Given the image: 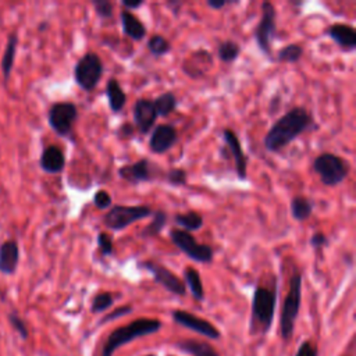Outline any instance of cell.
<instances>
[{"label": "cell", "mask_w": 356, "mask_h": 356, "mask_svg": "<svg viewBox=\"0 0 356 356\" xmlns=\"http://www.w3.org/2000/svg\"><path fill=\"white\" fill-rule=\"evenodd\" d=\"M313 125V115L305 107H293L280 117L264 135L263 145L268 152H280Z\"/></svg>", "instance_id": "cell-1"}, {"label": "cell", "mask_w": 356, "mask_h": 356, "mask_svg": "<svg viewBox=\"0 0 356 356\" xmlns=\"http://www.w3.org/2000/svg\"><path fill=\"white\" fill-rule=\"evenodd\" d=\"M161 328V321L157 318H146V317H139L134 321H129L125 325L117 327L113 330L107 339L104 341L100 356H113L118 348H121L125 343H129L131 341L146 337L150 334L157 332Z\"/></svg>", "instance_id": "cell-2"}, {"label": "cell", "mask_w": 356, "mask_h": 356, "mask_svg": "<svg viewBox=\"0 0 356 356\" xmlns=\"http://www.w3.org/2000/svg\"><path fill=\"white\" fill-rule=\"evenodd\" d=\"M277 306V286H256L252 298L250 334L264 335L268 332Z\"/></svg>", "instance_id": "cell-3"}, {"label": "cell", "mask_w": 356, "mask_h": 356, "mask_svg": "<svg viewBox=\"0 0 356 356\" xmlns=\"http://www.w3.org/2000/svg\"><path fill=\"white\" fill-rule=\"evenodd\" d=\"M302 299V274L293 273L289 280V289L284 299L281 314H280V334L284 341H288L293 335L296 318L299 316Z\"/></svg>", "instance_id": "cell-4"}, {"label": "cell", "mask_w": 356, "mask_h": 356, "mask_svg": "<svg viewBox=\"0 0 356 356\" xmlns=\"http://www.w3.org/2000/svg\"><path fill=\"white\" fill-rule=\"evenodd\" d=\"M312 168L318 174L320 181L325 186H337L342 184L349 175V164L341 156L334 153L318 154L312 164Z\"/></svg>", "instance_id": "cell-5"}, {"label": "cell", "mask_w": 356, "mask_h": 356, "mask_svg": "<svg viewBox=\"0 0 356 356\" xmlns=\"http://www.w3.org/2000/svg\"><path fill=\"white\" fill-rule=\"evenodd\" d=\"M103 72L104 67L102 58L95 51H88L76 61L74 67V79L81 89L92 92L100 82Z\"/></svg>", "instance_id": "cell-6"}, {"label": "cell", "mask_w": 356, "mask_h": 356, "mask_svg": "<svg viewBox=\"0 0 356 356\" xmlns=\"http://www.w3.org/2000/svg\"><path fill=\"white\" fill-rule=\"evenodd\" d=\"M153 214L149 206H122L115 204L103 216V224L111 231H122L135 221Z\"/></svg>", "instance_id": "cell-7"}, {"label": "cell", "mask_w": 356, "mask_h": 356, "mask_svg": "<svg viewBox=\"0 0 356 356\" xmlns=\"http://www.w3.org/2000/svg\"><path fill=\"white\" fill-rule=\"evenodd\" d=\"M277 11L270 1L261 3V18L254 29V40L260 51L268 58L273 60V39L277 35Z\"/></svg>", "instance_id": "cell-8"}, {"label": "cell", "mask_w": 356, "mask_h": 356, "mask_svg": "<svg viewBox=\"0 0 356 356\" xmlns=\"http://www.w3.org/2000/svg\"><path fill=\"white\" fill-rule=\"evenodd\" d=\"M170 239L186 257L197 263H211L213 249L206 243H199L191 232L172 228L170 229Z\"/></svg>", "instance_id": "cell-9"}, {"label": "cell", "mask_w": 356, "mask_h": 356, "mask_svg": "<svg viewBox=\"0 0 356 356\" xmlns=\"http://www.w3.org/2000/svg\"><path fill=\"white\" fill-rule=\"evenodd\" d=\"M78 118V108L71 102L54 103L47 113L49 125L60 136H68Z\"/></svg>", "instance_id": "cell-10"}, {"label": "cell", "mask_w": 356, "mask_h": 356, "mask_svg": "<svg viewBox=\"0 0 356 356\" xmlns=\"http://www.w3.org/2000/svg\"><path fill=\"white\" fill-rule=\"evenodd\" d=\"M138 266L147 270L152 274L153 280L168 292L177 296H184L186 293V286L184 281L163 264L153 260H145V261H139Z\"/></svg>", "instance_id": "cell-11"}, {"label": "cell", "mask_w": 356, "mask_h": 356, "mask_svg": "<svg viewBox=\"0 0 356 356\" xmlns=\"http://www.w3.org/2000/svg\"><path fill=\"white\" fill-rule=\"evenodd\" d=\"M171 316L177 324H179L188 330H192L209 339H218L221 337V332L218 331V328L214 324H211L210 321H207L202 317H197L193 313H189L185 310H172Z\"/></svg>", "instance_id": "cell-12"}, {"label": "cell", "mask_w": 356, "mask_h": 356, "mask_svg": "<svg viewBox=\"0 0 356 356\" xmlns=\"http://www.w3.org/2000/svg\"><path fill=\"white\" fill-rule=\"evenodd\" d=\"M154 165L147 159H140L132 164H125L118 168V177L129 184L147 182L154 178Z\"/></svg>", "instance_id": "cell-13"}, {"label": "cell", "mask_w": 356, "mask_h": 356, "mask_svg": "<svg viewBox=\"0 0 356 356\" xmlns=\"http://www.w3.org/2000/svg\"><path fill=\"white\" fill-rule=\"evenodd\" d=\"M132 114H134V122H135L138 131L143 135L149 134V131L154 127L156 120L159 118L154 104H153V100L146 99V97H140L135 102Z\"/></svg>", "instance_id": "cell-14"}, {"label": "cell", "mask_w": 356, "mask_h": 356, "mask_svg": "<svg viewBox=\"0 0 356 356\" xmlns=\"http://www.w3.org/2000/svg\"><path fill=\"white\" fill-rule=\"evenodd\" d=\"M178 140V132L174 125L160 124L156 125L153 132L150 134L149 147L156 154H163L170 150Z\"/></svg>", "instance_id": "cell-15"}, {"label": "cell", "mask_w": 356, "mask_h": 356, "mask_svg": "<svg viewBox=\"0 0 356 356\" xmlns=\"http://www.w3.org/2000/svg\"><path fill=\"white\" fill-rule=\"evenodd\" d=\"M222 138L231 152V156L234 159V163H235V171H236V175L239 179H246L248 177V159L242 150V146H241V142L236 136V134L231 129H224L222 131Z\"/></svg>", "instance_id": "cell-16"}, {"label": "cell", "mask_w": 356, "mask_h": 356, "mask_svg": "<svg viewBox=\"0 0 356 356\" xmlns=\"http://www.w3.org/2000/svg\"><path fill=\"white\" fill-rule=\"evenodd\" d=\"M327 35L343 50L353 51L356 49V31L346 24H332L327 29Z\"/></svg>", "instance_id": "cell-17"}, {"label": "cell", "mask_w": 356, "mask_h": 356, "mask_svg": "<svg viewBox=\"0 0 356 356\" xmlns=\"http://www.w3.org/2000/svg\"><path fill=\"white\" fill-rule=\"evenodd\" d=\"M39 164L44 172L57 174L61 172L65 167V156L58 146L49 145L43 149Z\"/></svg>", "instance_id": "cell-18"}, {"label": "cell", "mask_w": 356, "mask_h": 356, "mask_svg": "<svg viewBox=\"0 0 356 356\" xmlns=\"http://www.w3.org/2000/svg\"><path fill=\"white\" fill-rule=\"evenodd\" d=\"M19 263V246L15 241L8 239L0 245V273L11 275L17 271Z\"/></svg>", "instance_id": "cell-19"}, {"label": "cell", "mask_w": 356, "mask_h": 356, "mask_svg": "<svg viewBox=\"0 0 356 356\" xmlns=\"http://www.w3.org/2000/svg\"><path fill=\"white\" fill-rule=\"evenodd\" d=\"M120 19H121V28H122V32L134 39V40H142L146 35V26L140 22V19L134 15L132 13L127 11V10H122L120 13Z\"/></svg>", "instance_id": "cell-20"}, {"label": "cell", "mask_w": 356, "mask_h": 356, "mask_svg": "<svg viewBox=\"0 0 356 356\" xmlns=\"http://www.w3.org/2000/svg\"><path fill=\"white\" fill-rule=\"evenodd\" d=\"M106 96L108 107L113 113H118L127 103V95L115 78H110L106 83Z\"/></svg>", "instance_id": "cell-21"}, {"label": "cell", "mask_w": 356, "mask_h": 356, "mask_svg": "<svg viewBox=\"0 0 356 356\" xmlns=\"http://www.w3.org/2000/svg\"><path fill=\"white\" fill-rule=\"evenodd\" d=\"M181 350L192 355V356H220V353L210 343L196 339H184L175 343Z\"/></svg>", "instance_id": "cell-22"}, {"label": "cell", "mask_w": 356, "mask_h": 356, "mask_svg": "<svg viewBox=\"0 0 356 356\" xmlns=\"http://www.w3.org/2000/svg\"><path fill=\"white\" fill-rule=\"evenodd\" d=\"M184 278H185L184 284H185V286H188L192 296L196 300L202 302L204 299V289H203V282H202L199 271L193 267H185Z\"/></svg>", "instance_id": "cell-23"}, {"label": "cell", "mask_w": 356, "mask_h": 356, "mask_svg": "<svg viewBox=\"0 0 356 356\" xmlns=\"http://www.w3.org/2000/svg\"><path fill=\"white\" fill-rule=\"evenodd\" d=\"M17 44H18V35L17 33H10L7 38L6 49L1 57V71L4 79L10 76V72L14 65V58H15V51H17Z\"/></svg>", "instance_id": "cell-24"}, {"label": "cell", "mask_w": 356, "mask_h": 356, "mask_svg": "<svg viewBox=\"0 0 356 356\" xmlns=\"http://www.w3.org/2000/svg\"><path fill=\"white\" fill-rule=\"evenodd\" d=\"M313 213V202L305 196H295L291 200V214L296 221H306Z\"/></svg>", "instance_id": "cell-25"}, {"label": "cell", "mask_w": 356, "mask_h": 356, "mask_svg": "<svg viewBox=\"0 0 356 356\" xmlns=\"http://www.w3.org/2000/svg\"><path fill=\"white\" fill-rule=\"evenodd\" d=\"M172 220L177 225L182 227L184 231H186V232L197 231L203 225V217L197 211H193V210H191L188 213H184V214L178 213L172 217Z\"/></svg>", "instance_id": "cell-26"}, {"label": "cell", "mask_w": 356, "mask_h": 356, "mask_svg": "<svg viewBox=\"0 0 356 356\" xmlns=\"http://www.w3.org/2000/svg\"><path fill=\"white\" fill-rule=\"evenodd\" d=\"M153 104H154V108H156V113L159 117H167L168 114H171L175 110L178 100L172 92H165V93H161L160 96H157L153 100Z\"/></svg>", "instance_id": "cell-27"}, {"label": "cell", "mask_w": 356, "mask_h": 356, "mask_svg": "<svg viewBox=\"0 0 356 356\" xmlns=\"http://www.w3.org/2000/svg\"><path fill=\"white\" fill-rule=\"evenodd\" d=\"M152 216H153V220L143 228V231L140 234L145 238H152V236L159 235L167 224V213L165 211L156 210V211H153Z\"/></svg>", "instance_id": "cell-28"}, {"label": "cell", "mask_w": 356, "mask_h": 356, "mask_svg": "<svg viewBox=\"0 0 356 356\" xmlns=\"http://www.w3.org/2000/svg\"><path fill=\"white\" fill-rule=\"evenodd\" d=\"M303 56V46L299 43H289L281 47L277 53L275 60L280 63H298Z\"/></svg>", "instance_id": "cell-29"}, {"label": "cell", "mask_w": 356, "mask_h": 356, "mask_svg": "<svg viewBox=\"0 0 356 356\" xmlns=\"http://www.w3.org/2000/svg\"><path fill=\"white\" fill-rule=\"evenodd\" d=\"M241 54V46L234 40H224L217 47V56L222 63H232Z\"/></svg>", "instance_id": "cell-30"}, {"label": "cell", "mask_w": 356, "mask_h": 356, "mask_svg": "<svg viewBox=\"0 0 356 356\" xmlns=\"http://www.w3.org/2000/svg\"><path fill=\"white\" fill-rule=\"evenodd\" d=\"M147 50L154 57H161L171 50V43L163 35L156 33L147 40Z\"/></svg>", "instance_id": "cell-31"}, {"label": "cell", "mask_w": 356, "mask_h": 356, "mask_svg": "<svg viewBox=\"0 0 356 356\" xmlns=\"http://www.w3.org/2000/svg\"><path fill=\"white\" fill-rule=\"evenodd\" d=\"M114 303V296L110 292H100L92 299L90 310L92 313H102L107 309H110Z\"/></svg>", "instance_id": "cell-32"}, {"label": "cell", "mask_w": 356, "mask_h": 356, "mask_svg": "<svg viewBox=\"0 0 356 356\" xmlns=\"http://www.w3.org/2000/svg\"><path fill=\"white\" fill-rule=\"evenodd\" d=\"M7 318H8L10 325L14 328V331H15L22 339H28L29 331H28L26 323L19 317V314H18L17 312H11V313L7 314Z\"/></svg>", "instance_id": "cell-33"}, {"label": "cell", "mask_w": 356, "mask_h": 356, "mask_svg": "<svg viewBox=\"0 0 356 356\" xmlns=\"http://www.w3.org/2000/svg\"><path fill=\"white\" fill-rule=\"evenodd\" d=\"M186 171L178 167H172L165 174V181L171 186H185L186 185Z\"/></svg>", "instance_id": "cell-34"}, {"label": "cell", "mask_w": 356, "mask_h": 356, "mask_svg": "<svg viewBox=\"0 0 356 356\" xmlns=\"http://www.w3.org/2000/svg\"><path fill=\"white\" fill-rule=\"evenodd\" d=\"M92 6L95 7L96 14L102 19H110L113 17L114 6H113L111 1H108V0H92Z\"/></svg>", "instance_id": "cell-35"}, {"label": "cell", "mask_w": 356, "mask_h": 356, "mask_svg": "<svg viewBox=\"0 0 356 356\" xmlns=\"http://www.w3.org/2000/svg\"><path fill=\"white\" fill-rule=\"evenodd\" d=\"M97 248L102 256H110L114 253V242L113 238L107 232L97 234Z\"/></svg>", "instance_id": "cell-36"}, {"label": "cell", "mask_w": 356, "mask_h": 356, "mask_svg": "<svg viewBox=\"0 0 356 356\" xmlns=\"http://www.w3.org/2000/svg\"><path fill=\"white\" fill-rule=\"evenodd\" d=\"M113 203V199L110 196V193L107 191H97L93 196V204L99 209V210H107L110 209Z\"/></svg>", "instance_id": "cell-37"}, {"label": "cell", "mask_w": 356, "mask_h": 356, "mask_svg": "<svg viewBox=\"0 0 356 356\" xmlns=\"http://www.w3.org/2000/svg\"><path fill=\"white\" fill-rule=\"evenodd\" d=\"M132 310H134V307H132L131 305H125V306L117 307V309H114L113 312L107 313V314L100 320L99 324H104V323H108V321H111V320H115V318H120V317H122V316H127V314L132 313Z\"/></svg>", "instance_id": "cell-38"}, {"label": "cell", "mask_w": 356, "mask_h": 356, "mask_svg": "<svg viewBox=\"0 0 356 356\" xmlns=\"http://www.w3.org/2000/svg\"><path fill=\"white\" fill-rule=\"evenodd\" d=\"M295 356H317V346L310 339H306L299 345Z\"/></svg>", "instance_id": "cell-39"}, {"label": "cell", "mask_w": 356, "mask_h": 356, "mask_svg": "<svg viewBox=\"0 0 356 356\" xmlns=\"http://www.w3.org/2000/svg\"><path fill=\"white\" fill-rule=\"evenodd\" d=\"M310 246L314 249H323V248L328 246V238L323 232H316L310 238Z\"/></svg>", "instance_id": "cell-40"}, {"label": "cell", "mask_w": 356, "mask_h": 356, "mask_svg": "<svg viewBox=\"0 0 356 356\" xmlns=\"http://www.w3.org/2000/svg\"><path fill=\"white\" fill-rule=\"evenodd\" d=\"M143 0H136V1H128V0H122L121 1V6L124 7V10H127V11H132V10H138V8H140L142 6H143Z\"/></svg>", "instance_id": "cell-41"}, {"label": "cell", "mask_w": 356, "mask_h": 356, "mask_svg": "<svg viewBox=\"0 0 356 356\" xmlns=\"http://www.w3.org/2000/svg\"><path fill=\"white\" fill-rule=\"evenodd\" d=\"M134 125L132 124H129V122H125V124H122L121 127H120V129H118V134H120V136H122V138H131L132 135H134Z\"/></svg>", "instance_id": "cell-42"}, {"label": "cell", "mask_w": 356, "mask_h": 356, "mask_svg": "<svg viewBox=\"0 0 356 356\" xmlns=\"http://www.w3.org/2000/svg\"><path fill=\"white\" fill-rule=\"evenodd\" d=\"M227 4H229V1H224V0H220V1H217V0H209V1H207V6L211 7V8H214V10H221V8L225 7Z\"/></svg>", "instance_id": "cell-43"}]
</instances>
